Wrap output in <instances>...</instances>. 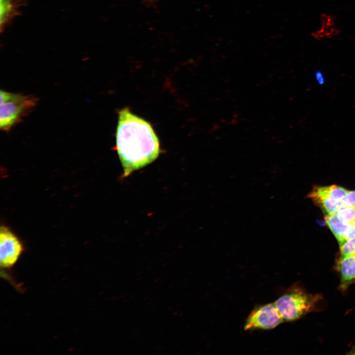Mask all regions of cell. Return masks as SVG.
I'll return each mask as SVG.
<instances>
[{"label":"cell","instance_id":"6da1fadb","mask_svg":"<svg viewBox=\"0 0 355 355\" xmlns=\"http://www.w3.org/2000/svg\"><path fill=\"white\" fill-rule=\"evenodd\" d=\"M116 150L123 178L150 164L160 153L159 139L151 124L125 107L118 112Z\"/></svg>","mask_w":355,"mask_h":355},{"label":"cell","instance_id":"8fae6325","mask_svg":"<svg viewBox=\"0 0 355 355\" xmlns=\"http://www.w3.org/2000/svg\"><path fill=\"white\" fill-rule=\"evenodd\" d=\"M335 215L341 221L352 223L355 217V208L343 206L338 210Z\"/></svg>","mask_w":355,"mask_h":355},{"label":"cell","instance_id":"52a82bcc","mask_svg":"<svg viewBox=\"0 0 355 355\" xmlns=\"http://www.w3.org/2000/svg\"><path fill=\"white\" fill-rule=\"evenodd\" d=\"M26 3V0H0L1 33L12 20L20 15V9Z\"/></svg>","mask_w":355,"mask_h":355},{"label":"cell","instance_id":"30bf717a","mask_svg":"<svg viewBox=\"0 0 355 355\" xmlns=\"http://www.w3.org/2000/svg\"><path fill=\"white\" fill-rule=\"evenodd\" d=\"M313 189L318 193L336 201H342L348 191L346 189L336 185L315 186Z\"/></svg>","mask_w":355,"mask_h":355},{"label":"cell","instance_id":"3957f363","mask_svg":"<svg viewBox=\"0 0 355 355\" xmlns=\"http://www.w3.org/2000/svg\"><path fill=\"white\" fill-rule=\"evenodd\" d=\"M0 128L8 131L20 122L36 106L38 99L31 95H23L0 90Z\"/></svg>","mask_w":355,"mask_h":355},{"label":"cell","instance_id":"9c48e42d","mask_svg":"<svg viewBox=\"0 0 355 355\" xmlns=\"http://www.w3.org/2000/svg\"><path fill=\"white\" fill-rule=\"evenodd\" d=\"M325 219L328 227L340 245L344 242V236L350 223L341 221L336 215H326Z\"/></svg>","mask_w":355,"mask_h":355},{"label":"cell","instance_id":"8992f818","mask_svg":"<svg viewBox=\"0 0 355 355\" xmlns=\"http://www.w3.org/2000/svg\"><path fill=\"white\" fill-rule=\"evenodd\" d=\"M337 268L341 278L340 288L345 290L355 281V253L340 257Z\"/></svg>","mask_w":355,"mask_h":355},{"label":"cell","instance_id":"5b68a950","mask_svg":"<svg viewBox=\"0 0 355 355\" xmlns=\"http://www.w3.org/2000/svg\"><path fill=\"white\" fill-rule=\"evenodd\" d=\"M24 246L18 237L7 227L0 230V265L1 269H11L24 251Z\"/></svg>","mask_w":355,"mask_h":355},{"label":"cell","instance_id":"7a4b0ae2","mask_svg":"<svg viewBox=\"0 0 355 355\" xmlns=\"http://www.w3.org/2000/svg\"><path fill=\"white\" fill-rule=\"evenodd\" d=\"M320 296L313 295L302 288L293 285L274 302L284 321L296 320L315 308Z\"/></svg>","mask_w":355,"mask_h":355},{"label":"cell","instance_id":"2e32d148","mask_svg":"<svg viewBox=\"0 0 355 355\" xmlns=\"http://www.w3.org/2000/svg\"><path fill=\"white\" fill-rule=\"evenodd\" d=\"M352 224H353L355 226V217L354 218V219L352 222Z\"/></svg>","mask_w":355,"mask_h":355},{"label":"cell","instance_id":"277c9868","mask_svg":"<svg viewBox=\"0 0 355 355\" xmlns=\"http://www.w3.org/2000/svg\"><path fill=\"white\" fill-rule=\"evenodd\" d=\"M284 322L274 303L256 306L247 318L245 331L273 329Z\"/></svg>","mask_w":355,"mask_h":355},{"label":"cell","instance_id":"4fadbf2b","mask_svg":"<svg viewBox=\"0 0 355 355\" xmlns=\"http://www.w3.org/2000/svg\"><path fill=\"white\" fill-rule=\"evenodd\" d=\"M342 202L344 206L355 208V191H348Z\"/></svg>","mask_w":355,"mask_h":355},{"label":"cell","instance_id":"ba28073f","mask_svg":"<svg viewBox=\"0 0 355 355\" xmlns=\"http://www.w3.org/2000/svg\"><path fill=\"white\" fill-rule=\"evenodd\" d=\"M308 197L319 206L326 215H335L338 210L343 205L342 201H336L321 195L313 189Z\"/></svg>","mask_w":355,"mask_h":355},{"label":"cell","instance_id":"5bb4252c","mask_svg":"<svg viewBox=\"0 0 355 355\" xmlns=\"http://www.w3.org/2000/svg\"><path fill=\"white\" fill-rule=\"evenodd\" d=\"M315 76L317 80L320 84L324 83V78L323 74L320 71H316Z\"/></svg>","mask_w":355,"mask_h":355},{"label":"cell","instance_id":"9a60e30c","mask_svg":"<svg viewBox=\"0 0 355 355\" xmlns=\"http://www.w3.org/2000/svg\"><path fill=\"white\" fill-rule=\"evenodd\" d=\"M349 354L355 355V348H354L352 351L349 353Z\"/></svg>","mask_w":355,"mask_h":355},{"label":"cell","instance_id":"7c38bea8","mask_svg":"<svg viewBox=\"0 0 355 355\" xmlns=\"http://www.w3.org/2000/svg\"><path fill=\"white\" fill-rule=\"evenodd\" d=\"M340 246V257L355 253V236L347 240Z\"/></svg>","mask_w":355,"mask_h":355}]
</instances>
